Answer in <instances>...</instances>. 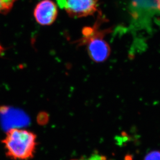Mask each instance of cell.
<instances>
[{
  "instance_id": "5",
  "label": "cell",
  "mask_w": 160,
  "mask_h": 160,
  "mask_svg": "<svg viewBox=\"0 0 160 160\" xmlns=\"http://www.w3.org/2000/svg\"><path fill=\"white\" fill-rule=\"evenodd\" d=\"M16 0H0V14H8L11 11Z\"/></svg>"
},
{
  "instance_id": "8",
  "label": "cell",
  "mask_w": 160,
  "mask_h": 160,
  "mask_svg": "<svg viewBox=\"0 0 160 160\" xmlns=\"http://www.w3.org/2000/svg\"><path fill=\"white\" fill-rule=\"evenodd\" d=\"M154 1H156L155 3L157 6L158 8L160 10V0H154Z\"/></svg>"
},
{
  "instance_id": "2",
  "label": "cell",
  "mask_w": 160,
  "mask_h": 160,
  "mask_svg": "<svg viewBox=\"0 0 160 160\" xmlns=\"http://www.w3.org/2000/svg\"><path fill=\"white\" fill-rule=\"evenodd\" d=\"M98 21L93 27H86L82 31L83 38L80 44L86 45L91 59L96 62L106 61L110 55V48L104 37L107 30L99 29Z\"/></svg>"
},
{
  "instance_id": "3",
  "label": "cell",
  "mask_w": 160,
  "mask_h": 160,
  "mask_svg": "<svg viewBox=\"0 0 160 160\" xmlns=\"http://www.w3.org/2000/svg\"><path fill=\"white\" fill-rule=\"evenodd\" d=\"M61 8L72 18H81L93 14L98 9V0H58Z\"/></svg>"
},
{
  "instance_id": "6",
  "label": "cell",
  "mask_w": 160,
  "mask_h": 160,
  "mask_svg": "<svg viewBox=\"0 0 160 160\" xmlns=\"http://www.w3.org/2000/svg\"><path fill=\"white\" fill-rule=\"evenodd\" d=\"M72 160H106L105 156L98 154V153H94L89 156H85L80 157L79 159H74Z\"/></svg>"
},
{
  "instance_id": "7",
  "label": "cell",
  "mask_w": 160,
  "mask_h": 160,
  "mask_svg": "<svg viewBox=\"0 0 160 160\" xmlns=\"http://www.w3.org/2000/svg\"><path fill=\"white\" fill-rule=\"evenodd\" d=\"M144 160H160V151H151L145 156Z\"/></svg>"
},
{
  "instance_id": "4",
  "label": "cell",
  "mask_w": 160,
  "mask_h": 160,
  "mask_svg": "<svg viewBox=\"0 0 160 160\" xmlns=\"http://www.w3.org/2000/svg\"><path fill=\"white\" fill-rule=\"evenodd\" d=\"M57 5L51 0H42L36 5L34 16L36 21L42 26H49L54 23L57 18Z\"/></svg>"
},
{
  "instance_id": "1",
  "label": "cell",
  "mask_w": 160,
  "mask_h": 160,
  "mask_svg": "<svg viewBox=\"0 0 160 160\" xmlns=\"http://www.w3.org/2000/svg\"><path fill=\"white\" fill-rule=\"evenodd\" d=\"M37 137L32 131L20 128L8 130L2 142L6 155L15 160H28L33 157Z\"/></svg>"
}]
</instances>
